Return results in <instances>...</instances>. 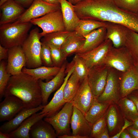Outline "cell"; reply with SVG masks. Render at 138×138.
I'll return each mask as SVG.
<instances>
[{"mask_svg": "<svg viewBox=\"0 0 138 138\" xmlns=\"http://www.w3.org/2000/svg\"><path fill=\"white\" fill-rule=\"evenodd\" d=\"M73 7L80 19L120 24L138 33V14L122 10L113 0H82Z\"/></svg>", "mask_w": 138, "mask_h": 138, "instance_id": "cell-1", "label": "cell"}, {"mask_svg": "<svg viewBox=\"0 0 138 138\" xmlns=\"http://www.w3.org/2000/svg\"><path fill=\"white\" fill-rule=\"evenodd\" d=\"M10 95L21 99L25 108H33L42 104L39 80L22 72L10 77L5 91L4 97Z\"/></svg>", "mask_w": 138, "mask_h": 138, "instance_id": "cell-2", "label": "cell"}, {"mask_svg": "<svg viewBox=\"0 0 138 138\" xmlns=\"http://www.w3.org/2000/svg\"><path fill=\"white\" fill-rule=\"evenodd\" d=\"M33 24L30 22L0 25V44L7 48L22 45Z\"/></svg>", "mask_w": 138, "mask_h": 138, "instance_id": "cell-3", "label": "cell"}, {"mask_svg": "<svg viewBox=\"0 0 138 138\" xmlns=\"http://www.w3.org/2000/svg\"><path fill=\"white\" fill-rule=\"evenodd\" d=\"M42 37L39 29L32 30L24 42L22 47L26 59V67L34 68L41 66L40 54Z\"/></svg>", "mask_w": 138, "mask_h": 138, "instance_id": "cell-4", "label": "cell"}, {"mask_svg": "<svg viewBox=\"0 0 138 138\" xmlns=\"http://www.w3.org/2000/svg\"><path fill=\"white\" fill-rule=\"evenodd\" d=\"M122 72L109 67L106 84L103 92L97 98L98 101L117 104L121 98L120 80Z\"/></svg>", "mask_w": 138, "mask_h": 138, "instance_id": "cell-5", "label": "cell"}, {"mask_svg": "<svg viewBox=\"0 0 138 138\" xmlns=\"http://www.w3.org/2000/svg\"><path fill=\"white\" fill-rule=\"evenodd\" d=\"M73 107L71 102H67L55 115L51 117L44 118V120L53 127L57 137L71 135L70 125Z\"/></svg>", "mask_w": 138, "mask_h": 138, "instance_id": "cell-6", "label": "cell"}, {"mask_svg": "<svg viewBox=\"0 0 138 138\" xmlns=\"http://www.w3.org/2000/svg\"><path fill=\"white\" fill-rule=\"evenodd\" d=\"M104 64L122 72L130 70L134 66L131 56L124 46L118 48L113 46L107 53Z\"/></svg>", "mask_w": 138, "mask_h": 138, "instance_id": "cell-7", "label": "cell"}, {"mask_svg": "<svg viewBox=\"0 0 138 138\" xmlns=\"http://www.w3.org/2000/svg\"><path fill=\"white\" fill-rule=\"evenodd\" d=\"M30 22L40 27L42 31L41 37L49 33L65 30L61 9L52 12L41 17L34 19Z\"/></svg>", "mask_w": 138, "mask_h": 138, "instance_id": "cell-8", "label": "cell"}, {"mask_svg": "<svg viewBox=\"0 0 138 138\" xmlns=\"http://www.w3.org/2000/svg\"><path fill=\"white\" fill-rule=\"evenodd\" d=\"M109 67L104 64L88 69L87 78L91 91L97 98L103 92L107 81Z\"/></svg>", "mask_w": 138, "mask_h": 138, "instance_id": "cell-9", "label": "cell"}, {"mask_svg": "<svg viewBox=\"0 0 138 138\" xmlns=\"http://www.w3.org/2000/svg\"><path fill=\"white\" fill-rule=\"evenodd\" d=\"M60 9V5L50 4L42 0H34L31 5L14 22L18 23L30 22L33 19Z\"/></svg>", "mask_w": 138, "mask_h": 138, "instance_id": "cell-10", "label": "cell"}, {"mask_svg": "<svg viewBox=\"0 0 138 138\" xmlns=\"http://www.w3.org/2000/svg\"><path fill=\"white\" fill-rule=\"evenodd\" d=\"M74 70V64L70 65L66 69V73L67 74L63 83L55 93L51 101L40 112V114H45V117H52L58 112L67 102L64 97V88L67 80Z\"/></svg>", "mask_w": 138, "mask_h": 138, "instance_id": "cell-11", "label": "cell"}, {"mask_svg": "<svg viewBox=\"0 0 138 138\" xmlns=\"http://www.w3.org/2000/svg\"><path fill=\"white\" fill-rule=\"evenodd\" d=\"M113 46L111 41L106 39L96 48L85 53L77 54L83 60L88 69L104 64L107 53Z\"/></svg>", "mask_w": 138, "mask_h": 138, "instance_id": "cell-12", "label": "cell"}, {"mask_svg": "<svg viewBox=\"0 0 138 138\" xmlns=\"http://www.w3.org/2000/svg\"><path fill=\"white\" fill-rule=\"evenodd\" d=\"M96 98L89 86L87 77L80 80L77 93L71 102L85 115Z\"/></svg>", "mask_w": 138, "mask_h": 138, "instance_id": "cell-13", "label": "cell"}, {"mask_svg": "<svg viewBox=\"0 0 138 138\" xmlns=\"http://www.w3.org/2000/svg\"><path fill=\"white\" fill-rule=\"evenodd\" d=\"M0 103V121H9L25 108L23 101L14 95L5 97Z\"/></svg>", "mask_w": 138, "mask_h": 138, "instance_id": "cell-14", "label": "cell"}, {"mask_svg": "<svg viewBox=\"0 0 138 138\" xmlns=\"http://www.w3.org/2000/svg\"><path fill=\"white\" fill-rule=\"evenodd\" d=\"M6 70L7 73L12 75L22 72L26 66V56L21 46H17L8 49Z\"/></svg>", "mask_w": 138, "mask_h": 138, "instance_id": "cell-15", "label": "cell"}, {"mask_svg": "<svg viewBox=\"0 0 138 138\" xmlns=\"http://www.w3.org/2000/svg\"><path fill=\"white\" fill-rule=\"evenodd\" d=\"M66 63L65 62L61 67L58 73L49 81L44 82L39 80L42 99V104L46 105L48 103L49 97L54 91L59 89L63 83L65 78Z\"/></svg>", "mask_w": 138, "mask_h": 138, "instance_id": "cell-16", "label": "cell"}, {"mask_svg": "<svg viewBox=\"0 0 138 138\" xmlns=\"http://www.w3.org/2000/svg\"><path fill=\"white\" fill-rule=\"evenodd\" d=\"M70 125L72 134L89 138L92 125L86 119L82 112L74 106Z\"/></svg>", "mask_w": 138, "mask_h": 138, "instance_id": "cell-17", "label": "cell"}, {"mask_svg": "<svg viewBox=\"0 0 138 138\" xmlns=\"http://www.w3.org/2000/svg\"><path fill=\"white\" fill-rule=\"evenodd\" d=\"M106 120L110 138L119 133L124 123V118L117 104L110 105L106 113Z\"/></svg>", "mask_w": 138, "mask_h": 138, "instance_id": "cell-18", "label": "cell"}, {"mask_svg": "<svg viewBox=\"0 0 138 138\" xmlns=\"http://www.w3.org/2000/svg\"><path fill=\"white\" fill-rule=\"evenodd\" d=\"M0 25L15 22L25 10L14 0L7 1L0 6Z\"/></svg>", "mask_w": 138, "mask_h": 138, "instance_id": "cell-19", "label": "cell"}, {"mask_svg": "<svg viewBox=\"0 0 138 138\" xmlns=\"http://www.w3.org/2000/svg\"><path fill=\"white\" fill-rule=\"evenodd\" d=\"M105 27L107 30L106 39L110 40L115 48L124 46L129 28L120 24L109 22H106Z\"/></svg>", "mask_w": 138, "mask_h": 138, "instance_id": "cell-20", "label": "cell"}, {"mask_svg": "<svg viewBox=\"0 0 138 138\" xmlns=\"http://www.w3.org/2000/svg\"><path fill=\"white\" fill-rule=\"evenodd\" d=\"M45 106L42 104L33 108H24L13 119L2 125L0 127V131L9 133L17 129L27 118L42 110Z\"/></svg>", "mask_w": 138, "mask_h": 138, "instance_id": "cell-21", "label": "cell"}, {"mask_svg": "<svg viewBox=\"0 0 138 138\" xmlns=\"http://www.w3.org/2000/svg\"><path fill=\"white\" fill-rule=\"evenodd\" d=\"M106 29L105 27L93 31L85 37L84 44L75 54L85 53L98 47L106 39Z\"/></svg>", "mask_w": 138, "mask_h": 138, "instance_id": "cell-22", "label": "cell"}, {"mask_svg": "<svg viewBox=\"0 0 138 138\" xmlns=\"http://www.w3.org/2000/svg\"><path fill=\"white\" fill-rule=\"evenodd\" d=\"M60 3L65 30L74 31L80 19L74 11L73 5L67 0H60Z\"/></svg>", "mask_w": 138, "mask_h": 138, "instance_id": "cell-23", "label": "cell"}, {"mask_svg": "<svg viewBox=\"0 0 138 138\" xmlns=\"http://www.w3.org/2000/svg\"><path fill=\"white\" fill-rule=\"evenodd\" d=\"M120 88L121 98L126 97L133 91L138 89V76L133 66L128 71L122 72L120 77Z\"/></svg>", "mask_w": 138, "mask_h": 138, "instance_id": "cell-24", "label": "cell"}, {"mask_svg": "<svg viewBox=\"0 0 138 138\" xmlns=\"http://www.w3.org/2000/svg\"><path fill=\"white\" fill-rule=\"evenodd\" d=\"M45 114L34 113L26 119L16 130L9 133L11 138H30L29 132L37 121L45 117Z\"/></svg>", "mask_w": 138, "mask_h": 138, "instance_id": "cell-25", "label": "cell"}, {"mask_svg": "<svg viewBox=\"0 0 138 138\" xmlns=\"http://www.w3.org/2000/svg\"><path fill=\"white\" fill-rule=\"evenodd\" d=\"M30 138H55V131L49 122L40 120L31 127L29 132Z\"/></svg>", "mask_w": 138, "mask_h": 138, "instance_id": "cell-26", "label": "cell"}, {"mask_svg": "<svg viewBox=\"0 0 138 138\" xmlns=\"http://www.w3.org/2000/svg\"><path fill=\"white\" fill-rule=\"evenodd\" d=\"M85 37L80 36L75 31L71 32L61 47V49L65 56L67 57L75 53L84 44Z\"/></svg>", "mask_w": 138, "mask_h": 138, "instance_id": "cell-27", "label": "cell"}, {"mask_svg": "<svg viewBox=\"0 0 138 138\" xmlns=\"http://www.w3.org/2000/svg\"><path fill=\"white\" fill-rule=\"evenodd\" d=\"M61 67H47L45 66L34 68H29L24 67L22 71L39 80L52 79L59 72Z\"/></svg>", "mask_w": 138, "mask_h": 138, "instance_id": "cell-28", "label": "cell"}, {"mask_svg": "<svg viewBox=\"0 0 138 138\" xmlns=\"http://www.w3.org/2000/svg\"><path fill=\"white\" fill-rule=\"evenodd\" d=\"M110 104L100 102L96 98L85 115L86 119L92 125L105 114Z\"/></svg>", "mask_w": 138, "mask_h": 138, "instance_id": "cell-29", "label": "cell"}, {"mask_svg": "<svg viewBox=\"0 0 138 138\" xmlns=\"http://www.w3.org/2000/svg\"><path fill=\"white\" fill-rule=\"evenodd\" d=\"M117 104L124 118L133 122L138 118V110L135 105L127 97L121 98Z\"/></svg>", "mask_w": 138, "mask_h": 138, "instance_id": "cell-30", "label": "cell"}, {"mask_svg": "<svg viewBox=\"0 0 138 138\" xmlns=\"http://www.w3.org/2000/svg\"><path fill=\"white\" fill-rule=\"evenodd\" d=\"M124 46L129 52L134 65H138V33L129 28Z\"/></svg>", "mask_w": 138, "mask_h": 138, "instance_id": "cell-31", "label": "cell"}, {"mask_svg": "<svg viewBox=\"0 0 138 138\" xmlns=\"http://www.w3.org/2000/svg\"><path fill=\"white\" fill-rule=\"evenodd\" d=\"M71 32L65 30L47 33L43 37L41 42L49 45L61 48Z\"/></svg>", "mask_w": 138, "mask_h": 138, "instance_id": "cell-32", "label": "cell"}, {"mask_svg": "<svg viewBox=\"0 0 138 138\" xmlns=\"http://www.w3.org/2000/svg\"><path fill=\"white\" fill-rule=\"evenodd\" d=\"M80 82V78L74 70L67 80L64 88V97L67 102L72 101L77 93Z\"/></svg>", "mask_w": 138, "mask_h": 138, "instance_id": "cell-33", "label": "cell"}, {"mask_svg": "<svg viewBox=\"0 0 138 138\" xmlns=\"http://www.w3.org/2000/svg\"><path fill=\"white\" fill-rule=\"evenodd\" d=\"M106 22L89 19H80L75 31L81 36L85 37L93 31L99 28L105 27Z\"/></svg>", "mask_w": 138, "mask_h": 138, "instance_id": "cell-34", "label": "cell"}, {"mask_svg": "<svg viewBox=\"0 0 138 138\" xmlns=\"http://www.w3.org/2000/svg\"><path fill=\"white\" fill-rule=\"evenodd\" d=\"M7 63L4 60L0 63V98L4 97V92L8 81L12 75L7 71Z\"/></svg>", "mask_w": 138, "mask_h": 138, "instance_id": "cell-35", "label": "cell"}, {"mask_svg": "<svg viewBox=\"0 0 138 138\" xmlns=\"http://www.w3.org/2000/svg\"><path fill=\"white\" fill-rule=\"evenodd\" d=\"M75 54L73 60L75 67L74 71L80 80H82L87 77L88 69L82 58L77 54Z\"/></svg>", "mask_w": 138, "mask_h": 138, "instance_id": "cell-36", "label": "cell"}, {"mask_svg": "<svg viewBox=\"0 0 138 138\" xmlns=\"http://www.w3.org/2000/svg\"><path fill=\"white\" fill-rule=\"evenodd\" d=\"M120 8L126 12L138 14V0H113Z\"/></svg>", "mask_w": 138, "mask_h": 138, "instance_id": "cell-37", "label": "cell"}, {"mask_svg": "<svg viewBox=\"0 0 138 138\" xmlns=\"http://www.w3.org/2000/svg\"><path fill=\"white\" fill-rule=\"evenodd\" d=\"M106 113L92 125L89 138H97L104 130L107 126Z\"/></svg>", "mask_w": 138, "mask_h": 138, "instance_id": "cell-38", "label": "cell"}, {"mask_svg": "<svg viewBox=\"0 0 138 138\" xmlns=\"http://www.w3.org/2000/svg\"><path fill=\"white\" fill-rule=\"evenodd\" d=\"M49 46L50 49L51 59L53 66L61 67L65 62L66 58L61 48L51 45Z\"/></svg>", "mask_w": 138, "mask_h": 138, "instance_id": "cell-39", "label": "cell"}, {"mask_svg": "<svg viewBox=\"0 0 138 138\" xmlns=\"http://www.w3.org/2000/svg\"><path fill=\"white\" fill-rule=\"evenodd\" d=\"M40 57L42 64L47 67L54 66L52 61L51 51L49 46L41 42Z\"/></svg>", "mask_w": 138, "mask_h": 138, "instance_id": "cell-40", "label": "cell"}, {"mask_svg": "<svg viewBox=\"0 0 138 138\" xmlns=\"http://www.w3.org/2000/svg\"><path fill=\"white\" fill-rule=\"evenodd\" d=\"M126 97L133 101L138 110V89L133 91Z\"/></svg>", "mask_w": 138, "mask_h": 138, "instance_id": "cell-41", "label": "cell"}, {"mask_svg": "<svg viewBox=\"0 0 138 138\" xmlns=\"http://www.w3.org/2000/svg\"><path fill=\"white\" fill-rule=\"evenodd\" d=\"M132 122L129 121L125 118H124V123L119 133L113 136L110 138H119L120 135L121 133L128 127L132 125Z\"/></svg>", "mask_w": 138, "mask_h": 138, "instance_id": "cell-42", "label": "cell"}, {"mask_svg": "<svg viewBox=\"0 0 138 138\" xmlns=\"http://www.w3.org/2000/svg\"><path fill=\"white\" fill-rule=\"evenodd\" d=\"M8 49L0 44V61L7 59Z\"/></svg>", "mask_w": 138, "mask_h": 138, "instance_id": "cell-43", "label": "cell"}, {"mask_svg": "<svg viewBox=\"0 0 138 138\" xmlns=\"http://www.w3.org/2000/svg\"><path fill=\"white\" fill-rule=\"evenodd\" d=\"M16 2L22 7L28 8L34 0H14Z\"/></svg>", "mask_w": 138, "mask_h": 138, "instance_id": "cell-44", "label": "cell"}, {"mask_svg": "<svg viewBox=\"0 0 138 138\" xmlns=\"http://www.w3.org/2000/svg\"><path fill=\"white\" fill-rule=\"evenodd\" d=\"M126 129L132 136L133 138H138V128L132 125Z\"/></svg>", "mask_w": 138, "mask_h": 138, "instance_id": "cell-45", "label": "cell"}, {"mask_svg": "<svg viewBox=\"0 0 138 138\" xmlns=\"http://www.w3.org/2000/svg\"><path fill=\"white\" fill-rule=\"evenodd\" d=\"M108 130L106 126L103 131L98 137L97 138H109Z\"/></svg>", "mask_w": 138, "mask_h": 138, "instance_id": "cell-46", "label": "cell"}, {"mask_svg": "<svg viewBox=\"0 0 138 138\" xmlns=\"http://www.w3.org/2000/svg\"><path fill=\"white\" fill-rule=\"evenodd\" d=\"M119 138H133L130 133L126 129L121 134Z\"/></svg>", "mask_w": 138, "mask_h": 138, "instance_id": "cell-47", "label": "cell"}, {"mask_svg": "<svg viewBox=\"0 0 138 138\" xmlns=\"http://www.w3.org/2000/svg\"><path fill=\"white\" fill-rule=\"evenodd\" d=\"M59 138H85L84 136L73 134L64 135L57 136Z\"/></svg>", "mask_w": 138, "mask_h": 138, "instance_id": "cell-48", "label": "cell"}, {"mask_svg": "<svg viewBox=\"0 0 138 138\" xmlns=\"http://www.w3.org/2000/svg\"><path fill=\"white\" fill-rule=\"evenodd\" d=\"M44 2L50 4L60 5V0H42Z\"/></svg>", "mask_w": 138, "mask_h": 138, "instance_id": "cell-49", "label": "cell"}, {"mask_svg": "<svg viewBox=\"0 0 138 138\" xmlns=\"http://www.w3.org/2000/svg\"><path fill=\"white\" fill-rule=\"evenodd\" d=\"M0 138H11L9 133H3L0 131Z\"/></svg>", "mask_w": 138, "mask_h": 138, "instance_id": "cell-50", "label": "cell"}, {"mask_svg": "<svg viewBox=\"0 0 138 138\" xmlns=\"http://www.w3.org/2000/svg\"><path fill=\"white\" fill-rule=\"evenodd\" d=\"M67 1L72 4L73 5H74L78 3L82 0H67Z\"/></svg>", "mask_w": 138, "mask_h": 138, "instance_id": "cell-51", "label": "cell"}, {"mask_svg": "<svg viewBox=\"0 0 138 138\" xmlns=\"http://www.w3.org/2000/svg\"><path fill=\"white\" fill-rule=\"evenodd\" d=\"M133 125L134 126L138 128V118L132 122Z\"/></svg>", "mask_w": 138, "mask_h": 138, "instance_id": "cell-52", "label": "cell"}, {"mask_svg": "<svg viewBox=\"0 0 138 138\" xmlns=\"http://www.w3.org/2000/svg\"><path fill=\"white\" fill-rule=\"evenodd\" d=\"M133 67L136 73L138 76V65H134Z\"/></svg>", "mask_w": 138, "mask_h": 138, "instance_id": "cell-53", "label": "cell"}, {"mask_svg": "<svg viewBox=\"0 0 138 138\" xmlns=\"http://www.w3.org/2000/svg\"><path fill=\"white\" fill-rule=\"evenodd\" d=\"M8 0H0V6H1L4 3Z\"/></svg>", "mask_w": 138, "mask_h": 138, "instance_id": "cell-54", "label": "cell"}]
</instances>
